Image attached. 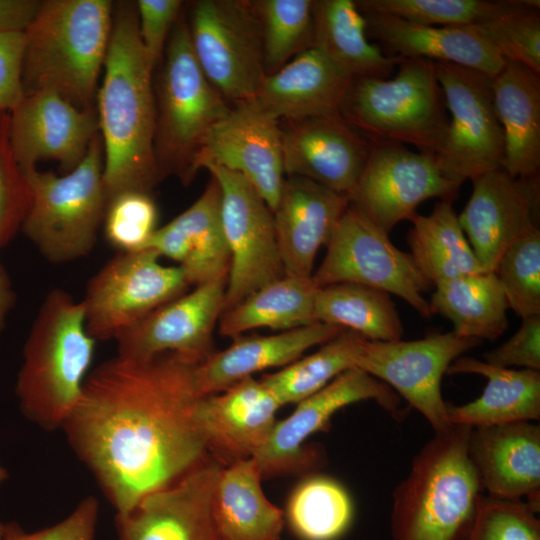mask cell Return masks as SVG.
I'll list each match as a JSON object with an SVG mask.
<instances>
[{"instance_id": "obj_1", "label": "cell", "mask_w": 540, "mask_h": 540, "mask_svg": "<svg viewBox=\"0 0 540 540\" xmlns=\"http://www.w3.org/2000/svg\"><path fill=\"white\" fill-rule=\"evenodd\" d=\"M197 365L120 355L93 368L61 430L116 514L206 456L194 421Z\"/></svg>"}, {"instance_id": "obj_2", "label": "cell", "mask_w": 540, "mask_h": 540, "mask_svg": "<svg viewBox=\"0 0 540 540\" xmlns=\"http://www.w3.org/2000/svg\"><path fill=\"white\" fill-rule=\"evenodd\" d=\"M97 90L106 200L125 191L151 193L160 181L153 151L154 67L142 45L135 2L114 4Z\"/></svg>"}, {"instance_id": "obj_3", "label": "cell", "mask_w": 540, "mask_h": 540, "mask_svg": "<svg viewBox=\"0 0 540 540\" xmlns=\"http://www.w3.org/2000/svg\"><path fill=\"white\" fill-rule=\"evenodd\" d=\"M471 427L435 432L392 494L391 540H462L484 494L469 459Z\"/></svg>"}, {"instance_id": "obj_4", "label": "cell", "mask_w": 540, "mask_h": 540, "mask_svg": "<svg viewBox=\"0 0 540 540\" xmlns=\"http://www.w3.org/2000/svg\"><path fill=\"white\" fill-rule=\"evenodd\" d=\"M113 8L110 0L42 1L25 31L24 94L49 90L78 108H95Z\"/></svg>"}, {"instance_id": "obj_5", "label": "cell", "mask_w": 540, "mask_h": 540, "mask_svg": "<svg viewBox=\"0 0 540 540\" xmlns=\"http://www.w3.org/2000/svg\"><path fill=\"white\" fill-rule=\"evenodd\" d=\"M95 344L81 301L60 288L49 291L26 339L16 382L26 418L44 431L62 428L81 396Z\"/></svg>"}, {"instance_id": "obj_6", "label": "cell", "mask_w": 540, "mask_h": 540, "mask_svg": "<svg viewBox=\"0 0 540 540\" xmlns=\"http://www.w3.org/2000/svg\"><path fill=\"white\" fill-rule=\"evenodd\" d=\"M160 64L153 81L155 163L160 180L175 176L188 185L198 172L197 159L208 134L231 106L201 70L182 13L169 34Z\"/></svg>"}, {"instance_id": "obj_7", "label": "cell", "mask_w": 540, "mask_h": 540, "mask_svg": "<svg viewBox=\"0 0 540 540\" xmlns=\"http://www.w3.org/2000/svg\"><path fill=\"white\" fill-rule=\"evenodd\" d=\"M391 78H353L340 106L341 117L371 145L410 144L434 155L449 118L434 64L403 59Z\"/></svg>"}, {"instance_id": "obj_8", "label": "cell", "mask_w": 540, "mask_h": 540, "mask_svg": "<svg viewBox=\"0 0 540 540\" xmlns=\"http://www.w3.org/2000/svg\"><path fill=\"white\" fill-rule=\"evenodd\" d=\"M103 172L100 133L83 161L68 173L23 170L31 202L21 230L49 262L75 261L94 248L107 204Z\"/></svg>"}, {"instance_id": "obj_9", "label": "cell", "mask_w": 540, "mask_h": 540, "mask_svg": "<svg viewBox=\"0 0 540 540\" xmlns=\"http://www.w3.org/2000/svg\"><path fill=\"white\" fill-rule=\"evenodd\" d=\"M187 21L204 75L233 105L251 101L266 76L262 29L251 0H196Z\"/></svg>"}, {"instance_id": "obj_10", "label": "cell", "mask_w": 540, "mask_h": 540, "mask_svg": "<svg viewBox=\"0 0 540 540\" xmlns=\"http://www.w3.org/2000/svg\"><path fill=\"white\" fill-rule=\"evenodd\" d=\"M151 249L119 252L87 283L81 303L88 334L117 340L150 313L187 292L183 269Z\"/></svg>"}, {"instance_id": "obj_11", "label": "cell", "mask_w": 540, "mask_h": 540, "mask_svg": "<svg viewBox=\"0 0 540 540\" xmlns=\"http://www.w3.org/2000/svg\"><path fill=\"white\" fill-rule=\"evenodd\" d=\"M319 268L312 274L318 287L354 283L396 295L422 317L433 314L423 293L432 286L410 253L397 248L388 234L349 204L340 218Z\"/></svg>"}, {"instance_id": "obj_12", "label": "cell", "mask_w": 540, "mask_h": 540, "mask_svg": "<svg viewBox=\"0 0 540 540\" xmlns=\"http://www.w3.org/2000/svg\"><path fill=\"white\" fill-rule=\"evenodd\" d=\"M451 118L432 155L441 171L463 183L502 167L504 137L497 118L492 77L447 62H433Z\"/></svg>"}, {"instance_id": "obj_13", "label": "cell", "mask_w": 540, "mask_h": 540, "mask_svg": "<svg viewBox=\"0 0 540 540\" xmlns=\"http://www.w3.org/2000/svg\"><path fill=\"white\" fill-rule=\"evenodd\" d=\"M372 400L395 417H401L400 397L385 383L359 368L349 369L325 387L297 403L294 411L277 421L268 440L253 457L263 478L301 473L319 468L323 457L305 441L325 430L344 407Z\"/></svg>"}, {"instance_id": "obj_14", "label": "cell", "mask_w": 540, "mask_h": 540, "mask_svg": "<svg viewBox=\"0 0 540 540\" xmlns=\"http://www.w3.org/2000/svg\"><path fill=\"white\" fill-rule=\"evenodd\" d=\"M204 169L221 189V218L231 257L224 300L227 311L285 272L273 214L264 199L242 175L212 164Z\"/></svg>"}, {"instance_id": "obj_15", "label": "cell", "mask_w": 540, "mask_h": 540, "mask_svg": "<svg viewBox=\"0 0 540 540\" xmlns=\"http://www.w3.org/2000/svg\"><path fill=\"white\" fill-rule=\"evenodd\" d=\"M479 343L454 331L410 341L366 340L356 368L388 385L427 420L434 432H441L452 426L442 396V378L457 358Z\"/></svg>"}, {"instance_id": "obj_16", "label": "cell", "mask_w": 540, "mask_h": 540, "mask_svg": "<svg viewBox=\"0 0 540 540\" xmlns=\"http://www.w3.org/2000/svg\"><path fill=\"white\" fill-rule=\"evenodd\" d=\"M460 186L441 171L431 154L401 144H375L349 201L389 234L400 221L410 220L425 200L453 202Z\"/></svg>"}, {"instance_id": "obj_17", "label": "cell", "mask_w": 540, "mask_h": 540, "mask_svg": "<svg viewBox=\"0 0 540 540\" xmlns=\"http://www.w3.org/2000/svg\"><path fill=\"white\" fill-rule=\"evenodd\" d=\"M222 466L209 455L173 482L116 514L118 540H225L212 502Z\"/></svg>"}, {"instance_id": "obj_18", "label": "cell", "mask_w": 540, "mask_h": 540, "mask_svg": "<svg viewBox=\"0 0 540 540\" xmlns=\"http://www.w3.org/2000/svg\"><path fill=\"white\" fill-rule=\"evenodd\" d=\"M226 285L227 279L207 282L159 307L116 340L117 355L149 359L171 353L201 364L215 351Z\"/></svg>"}, {"instance_id": "obj_19", "label": "cell", "mask_w": 540, "mask_h": 540, "mask_svg": "<svg viewBox=\"0 0 540 540\" xmlns=\"http://www.w3.org/2000/svg\"><path fill=\"white\" fill-rule=\"evenodd\" d=\"M98 133L96 108H78L54 91L24 95L9 115V143L22 171L53 160L68 173L83 161Z\"/></svg>"}, {"instance_id": "obj_20", "label": "cell", "mask_w": 540, "mask_h": 540, "mask_svg": "<svg viewBox=\"0 0 540 540\" xmlns=\"http://www.w3.org/2000/svg\"><path fill=\"white\" fill-rule=\"evenodd\" d=\"M471 181L472 193L458 220L482 269L493 271L514 242L538 228L539 176L515 178L500 167Z\"/></svg>"}, {"instance_id": "obj_21", "label": "cell", "mask_w": 540, "mask_h": 540, "mask_svg": "<svg viewBox=\"0 0 540 540\" xmlns=\"http://www.w3.org/2000/svg\"><path fill=\"white\" fill-rule=\"evenodd\" d=\"M209 164L242 175L273 211L285 180L279 120L254 100L233 105L201 148L198 171Z\"/></svg>"}, {"instance_id": "obj_22", "label": "cell", "mask_w": 540, "mask_h": 540, "mask_svg": "<svg viewBox=\"0 0 540 540\" xmlns=\"http://www.w3.org/2000/svg\"><path fill=\"white\" fill-rule=\"evenodd\" d=\"M282 406L254 377L200 396L194 421L207 455L222 467L253 458L268 440Z\"/></svg>"}, {"instance_id": "obj_23", "label": "cell", "mask_w": 540, "mask_h": 540, "mask_svg": "<svg viewBox=\"0 0 540 540\" xmlns=\"http://www.w3.org/2000/svg\"><path fill=\"white\" fill-rule=\"evenodd\" d=\"M280 122V121H279ZM284 173L352 193L372 145L342 117L281 120Z\"/></svg>"}, {"instance_id": "obj_24", "label": "cell", "mask_w": 540, "mask_h": 540, "mask_svg": "<svg viewBox=\"0 0 540 540\" xmlns=\"http://www.w3.org/2000/svg\"><path fill=\"white\" fill-rule=\"evenodd\" d=\"M469 459L484 494L524 500L540 512V425L518 421L471 428Z\"/></svg>"}, {"instance_id": "obj_25", "label": "cell", "mask_w": 540, "mask_h": 540, "mask_svg": "<svg viewBox=\"0 0 540 540\" xmlns=\"http://www.w3.org/2000/svg\"><path fill=\"white\" fill-rule=\"evenodd\" d=\"M349 204L346 195L309 179L285 178L272 211L285 275L312 277L318 250L327 245Z\"/></svg>"}, {"instance_id": "obj_26", "label": "cell", "mask_w": 540, "mask_h": 540, "mask_svg": "<svg viewBox=\"0 0 540 540\" xmlns=\"http://www.w3.org/2000/svg\"><path fill=\"white\" fill-rule=\"evenodd\" d=\"M146 248L177 262L190 286L228 280L231 257L221 218V189L213 176L190 207L157 228Z\"/></svg>"}, {"instance_id": "obj_27", "label": "cell", "mask_w": 540, "mask_h": 540, "mask_svg": "<svg viewBox=\"0 0 540 540\" xmlns=\"http://www.w3.org/2000/svg\"><path fill=\"white\" fill-rule=\"evenodd\" d=\"M362 14L368 38L377 41L388 56L452 63L492 78L505 65L506 61L474 25L426 26L390 15Z\"/></svg>"}, {"instance_id": "obj_28", "label": "cell", "mask_w": 540, "mask_h": 540, "mask_svg": "<svg viewBox=\"0 0 540 540\" xmlns=\"http://www.w3.org/2000/svg\"><path fill=\"white\" fill-rule=\"evenodd\" d=\"M343 330L314 322L271 335L238 336L227 348L214 351L197 365V392L199 396L219 393L259 371L285 367L308 349L328 342Z\"/></svg>"}, {"instance_id": "obj_29", "label": "cell", "mask_w": 540, "mask_h": 540, "mask_svg": "<svg viewBox=\"0 0 540 540\" xmlns=\"http://www.w3.org/2000/svg\"><path fill=\"white\" fill-rule=\"evenodd\" d=\"M352 79L316 48H310L266 75L253 100L279 121L339 116Z\"/></svg>"}, {"instance_id": "obj_30", "label": "cell", "mask_w": 540, "mask_h": 540, "mask_svg": "<svg viewBox=\"0 0 540 540\" xmlns=\"http://www.w3.org/2000/svg\"><path fill=\"white\" fill-rule=\"evenodd\" d=\"M493 102L504 137L502 168L515 178L540 171V75L506 61L492 79Z\"/></svg>"}, {"instance_id": "obj_31", "label": "cell", "mask_w": 540, "mask_h": 540, "mask_svg": "<svg viewBox=\"0 0 540 540\" xmlns=\"http://www.w3.org/2000/svg\"><path fill=\"white\" fill-rule=\"evenodd\" d=\"M477 374L486 378L482 394L462 405H448L451 425L471 428L540 419V371L494 366L483 360L457 358L446 374Z\"/></svg>"}, {"instance_id": "obj_32", "label": "cell", "mask_w": 540, "mask_h": 540, "mask_svg": "<svg viewBox=\"0 0 540 540\" xmlns=\"http://www.w3.org/2000/svg\"><path fill=\"white\" fill-rule=\"evenodd\" d=\"M254 458L222 467L213 494L212 510L225 540H279L284 512L270 502L261 486Z\"/></svg>"}, {"instance_id": "obj_33", "label": "cell", "mask_w": 540, "mask_h": 540, "mask_svg": "<svg viewBox=\"0 0 540 540\" xmlns=\"http://www.w3.org/2000/svg\"><path fill=\"white\" fill-rule=\"evenodd\" d=\"M313 47L351 78H387L403 60L371 43L354 0H313Z\"/></svg>"}, {"instance_id": "obj_34", "label": "cell", "mask_w": 540, "mask_h": 540, "mask_svg": "<svg viewBox=\"0 0 540 540\" xmlns=\"http://www.w3.org/2000/svg\"><path fill=\"white\" fill-rule=\"evenodd\" d=\"M434 287L432 314L450 320L459 336L494 340L508 328L509 307L493 271L458 276Z\"/></svg>"}, {"instance_id": "obj_35", "label": "cell", "mask_w": 540, "mask_h": 540, "mask_svg": "<svg viewBox=\"0 0 540 540\" xmlns=\"http://www.w3.org/2000/svg\"><path fill=\"white\" fill-rule=\"evenodd\" d=\"M318 289L312 277L285 275L224 311L218 321L219 333L234 339L257 328L285 331L314 323Z\"/></svg>"}, {"instance_id": "obj_36", "label": "cell", "mask_w": 540, "mask_h": 540, "mask_svg": "<svg viewBox=\"0 0 540 540\" xmlns=\"http://www.w3.org/2000/svg\"><path fill=\"white\" fill-rule=\"evenodd\" d=\"M407 241L410 255L435 286L458 276L483 272L455 213L452 202H437L429 215L415 214Z\"/></svg>"}, {"instance_id": "obj_37", "label": "cell", "mask_w": 540, "mask_h": 540, "mask_svg": "<svg viewBox=\"0 0 540 540\" xmlns=\"http://www.w3.org/2000/svg\"><path fill=\"white\" fill-rule=\"evenodd\" d=\"M314 319L353 331L368 341H397L404 332L389 293L354 283L319 287L314 303Z\"/></svg>"}, {"instance_id": "obj_38", "label": "cell", "mask_w": 540, "mask_h": 540, "mask_svg": "<svg viewBox=\"0 0 540 540\" xmlns=\"http://www.w3.org/2000/svg\"><path fill=\"white\" fill-rule=\"evenodd\" d=\"M283 512L285 523L299 540H339L352 526L355 507L342 482L312 472L295 485Z\"/></svg>"}, {"instance_id": "obj_39", "label": "cell", "mask_w": 540, "mask_h": 540, "mask_svg": "<svg viewBox=\"0 0 540 540\" xmlns=\"http://www.w3.org/2000/svg\"><path fill=\"white\" fill-rule=\"evenodd\" d=\"M365 341L361 335L345 329L314 353L300 357L260 380L281 406L297 404L343 372L356 368Z\"/></svg>"}, {"instance_id": "obj_40", "label": "cell", "mask_w": 540, "mask_h": 540, "mask_svg": "<svg viewBox=\"0 0 540 540\" xmlns=\"http://www.w3.org/2000/svg\"><path fill=\"white\" fill-rule=\"evenodd\" d=\"M259 17L266 75L313 47V0H251Z\"/></svg>"}, {"instance_id": "obj_41", "label": "cell", "mask_w": 540, "mask_h": 540, "mask_svg": "<svg viewBox=\"0 0 540 540\" xmlns=\"http://www.w3.org/2000/svg\"><path fill=\"white\" fill-rule=\"evenodd\" d=\"M539 10V0H510L500 12L474 26L505 61L540 75Z\"/></svg>"}, {"instance_id": "obj_42", "label": "cell", "mask_w": 540, "mask_h": 540, "mask_svg": "<svg viewBox=\"0 0 540 540\" xmlns=\"http://www.w3.org/2000/svg\"><path fill=\"white\" fill-rule=\"evenodd\" d=\"M510 0H355L361 13L384 14L426 26L478 25L504 9Z\"/></svg>"}, {"instance_id": "obj_43", "label": "cell", "mask_w": 540, "mask_h": 540, "mask_svg": "<svg viewBox=\"0 0 540 540\" xmlns=\"http://www.w3.org/2000/svg\"><path fill=\"white\" fill-rule=\"evenodd\" d=\"M508 307L517 316L540 315V230L514 242L493 270Z\"/></svg>"}, {"instance_id": "obj_44", "label": "cell", "mask_w": 540, "mask_h": 540, "mask_svg": "<svg viewBox=\"0 0 540 540\" xmlns=\"http://www.w3.org/2000/svg\"><path fill=\"white\" fill-rule=\"evenodd\" d=\"M158 209L151 193L125 191L107 201L104 235L119 252L144 249L157 230Z\"/></svg>"}, {"instance_id": "obj_45", "label": "cell", "mask_w": 540, "mask_h": 540, "mask_svg": "<svg viewBox=\"0 0 540 540\" xmlns=\"http://www.w3.org/2000/svg\"><path fill=\"white\" fill-rule=\"evenodd\" d=\"M538 512L524 500L483 494L475 519L462 540H540Z\"/></svg>"}, {"instance_id": "obj_46", "label": "cell", "mask_w": 540, "mask_h": 540, "mask_svg": "<svg viewBox=\"0 0 540 540\" xmlns=\"http://www.w3.org/2000/svg\"><path fill=\"white\" fill-rule=\"evenodd\" d=\"M31 202L25 175L11 151L9 115L0 113V248L21 229Z\"/></svg>"}, {"instance_id": "obj_47", "label": "cell", "mask_w": 540, "mask_h": 540, "mask_svg": "<svg viewBox=\"0 0 540 540\" xmlns=\"http://www.w3.org/2000/svg\"><path fill=\"white\" fill-rule=\"evenodd\" d=\"M100 505L92 495L83 498L62 520L34 532L16 522L5 523L0 540H94Z\"/></svg>"}, {"instance_id": "obj_48", "label": "cell", "mask_w": 540, "mask_h": 540, "mask_svg": "<svg viewBox=\"0 0 540 540\" xmlns=\"http://www.w3.org/2000/svg\"><path fill=\"white\" fill-rule=\"evenodd\" d=\"M135 5L140 39L155 69L161 62L169 34L181 14L183 1L138 0Z\"/></svg>"}, {"instance_id": "obj_49", "label": "cell", "mask_w": 540, "mask_h": 540, "mask_svg": "<svg viewBox=\"0 0 540 540\" xmlns=\"http://www.w3.org/2000/svg\"><path fill=\"white\" fill-rule=\"evenodd\" d=\"M483 361L503 368L540 371V315L521 318L517 331L484 353Z\"/></svg>"}, {"instance_id": "obj_50", "label": "cell", "mask_w": 540, "mask_h": 540, "mask_svg": "<svg viewBox=\"0 0 540 540\" xmlns=\"http://www.w3.org/2000/svg\"><path fill=\"white\" fill-rule=\"evenodd\" d=\"M25 32L0 35V113L14 109L24 97L22 83Z\"/></svg>"}, {"instance_id": "obj_51", "label": "cell", "mask_w": 540, "mask_h": 540, "mask_svg": "<svg viewBox=\"0 0 540 540\" xmlns=\"http://www.w3.org/2000/svg\"><path fill=\"white\" fill-rule=\"evenodd\" d=\"M42 1L0 0V35L25 32L36 17Z\"/></svg>"}, {"instance_id": "obj_52", "label": "cell", "mask_w": 540, "mask_h": 540, "mask_svg": "<svg viewBox=\"0 0 540 540\" xmlns=\"http://www.w3.org/2000/svg\"><path fill=\"white\" fill-rule=\"evenodd\" d=\"M16 301L11 281L0 263V336L5 328L6 319Z\"/></svg>"}, {"instance_id": "obj_53", "label": "cell", "mask_w": 540, "mask_h": 540, "mask_svg": "<svg viewBox=\"0 0 540 540\" xmlns=\"http://www.w3.org/2000/svg\"><path fill=\"white\" fill-rule=\"evenodd\" d=\"M8 478L7 470L0 463V484ZM5 523L0 522V537L3 534Z\"/></svg>"}]
</instances>
